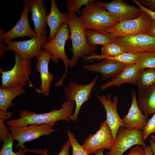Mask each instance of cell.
Masks as SVG:
<instances>
[{
    "label": "cell",
    "mask_w": 155,
    "mask_h": 155,
    "mask_svg": "<svg viewBox=\"0 0 155 155\" xmlns=\"http://www.w3.org/2000/svg\"><path fill=\"white\" fill-rule=\"evenodd\" d=\"M74 101L65 100L59 109H53L49 112L37 114L27 110L21 111L20 117L18 119L8 121L6 124L10 126H19L32 124H49L55 125V122L62 120L69 121L75 108Z\"/></svg>",
    "instance_id": "cell-1"
},
{
    "label": "cell",
    "mask_w": 155,
    "mask_h": 155,
    "mask_svg": "<svg viewBox=\"0 0 155 155\" xmlns=\"http://www.w3.org/2000/svg\"><path fill=\"white\" fill-rule=\"evenodd\" d=\"M68 14L67 22L72 42L70 50L73 53L69 66L72 67L77 64L80 58L94 53L97 48L92 47L88 43L85 25L75 13Z\"/></svg>",
    "instance_id": "cell-2"
},
{
    "label": "cell",
    "mask_w": 155,
    "mask_h": 155,
    "mask_svg": "<svg viewBox=\"0 0 155 155\" xmlns=\"http://www.w3.org/2000/svg\"><path fill=\"white\" fill-rule=\"evenodd\" d=\"M95 2L89 3L80 11L81 15L78 18L86 30H104L118 23L113 15Z\"/></svg>",
    "instance_id": "cell-3"
},
{
    "label": "cell",
    "mask_w": 155,
    "mask_h": 155,
    "mask_svg": "<svg viewBox=\"0 0 155 155\" xmlns=\"http://www.w3.org/2000/svg\"><path fill=\"white\" fill-rule=\"evenodd\" d=\"M15 64L11 70L3 71L0 67L1 74V85L0 88L5 89L23 88L29 81V76L32 68L31 59L22 58L17 53L14 52Z\"/></svg>",
    "instance_id": "cell-4"
},
{
    "label": "cell",
    "mask_w": 155,
    "mask_h": 155,
    "mask_svg": "<svg viewBox=\"0 0 155 155\" xmlns=\"http://www.w3.org/2000/svg\"><path fill=\"white\" fill-rule=\"evenodd\" d=\"M67 21L63 23L60 27L55 37L51 40L46 42L42 46V48L51 53V59L54 63H57L60 59L64 64L65 72L60 80L55 84L56 86H60L62 84L69 66L70 59L66 55L65 51L66 42L70 39Z\"/></svg>",
    "instance_id": "cell-5"
},
{
    "label": "cell",
    "mask_w": 155,
    "mask_h": 155,
    "mask_svg": "<svg viewBox=\"0 0 155 155\" xmlns=\"http://www.w3.org/2000/svg\"><path fill=\"white\" fill-rule=\"evenodd\" d=\"M152 19L149 15L143 11L137 18L119 22L104 30L115 38L148 34V27Z\"/></svg>",
    "instance_id": "cell-6"
},
{
    "label": "cell",
    "mask_w": 155,
    "mask_h": 155,
    "mask_svg": "<svg viewBox=\"0 0 155 155\" xmlns=\"http://www.w3.org/2000/svg\"><path fill=\"white\" fill-rule=\"evenodd\" d=\"M54 126L49 124H32L19 126H10L9 130L14 140L18 143L16 147L25 149V143L44 135H49L56 131L53 128Z\"/></svg>",
    "instance_id": "cell-7"
},
{
    "label": "cell",
    "mask_w": 155,
    "mask_h": 155,
    "mask_svg": "<svg viewBox=\"0 0 155 155\" xmlns=\"http://www.w3.org/2000/svg\"><path fill=\"white\" fill-rule=\"evenodd\" d=\"M135 145L144 148L147 146L143 138L142 130L121 127L118 131L113 145L106 155H122L127 150Z\"/></svg>",
    "instance_id": "cell-8"
},
{
    "label": "cell",
    "mask_w": 155,
    "mask_h": 155,
    "mask_svg": "<svg viewBox=\"0 0 155 155\" xmlns=\"http://www.w3.org/2000/svg\"><path fill=\"white\" fill-rule=\"evenodd\" d=\"M98 78L96 75L90 83L79 84L76 82L70 81L64 88V95L66 100L74 101L75 104L74 112L70 117L73 122L77 121L80 109L83 104L91 97L92 90Z\"/></svg>",
    "instance_id": "cell-9"
},
{
    "label": "cell",
    "mask_w": 155,
    "mask_h": 155,
    "mask_svg": "<svg viewBox=\"0 0 155 155\" xmlns=\"http://www.w3.org/2000/svg\"><path fill=\"white\" fill-rule=\"evenodd\" d=\"M114 41L124 52L138 53L155 51V37L148 34H140L126 37H117Z\"/></svg>",
    "instance_id": "cell-10"
},
{
    "label": "cell",
    "mask_w": 155,
    "mask_h": 155,
    "mask_svg": "<svg viewBox=\"0 0 155 155\" xmlns=\"http://www.w3.org/2000/svg\"><path fill=\"white\" fill-rule=\"evenodd\" d=\"M114 140L111 130L105 120L100 125L99 129L93 134H90L85 140L82 146L89 154L101 149L110 150Z\"/></svg>",
    "instance_id": "cell-11"
},
{
    "label": "cell",
    "mask_w": 155,
    "mask_h": 155,
    "mask_svg": "<svg viewBox=\"0 0 155 155\" xmlns=\"http://www.w3.org/2000/svg\"><path fill=\"white\" fill-rule=\"evenodd\" d=\"M49 40L46 36L38 38L36 37L23 41L6 40L7 44V51H13L18 53L23 59H31L37 57L42 49L43 45Z\"/></svg>",
    "instance_id": "cell-12"
},
{
    "label": "cell",
    "mask_w": 155,
    "mask_h": 155,
    "mask_svg": "<svg viewBox=\"0 0 155 155\" xmlns=\"http://www.w3.org/2000/svg\"><path fill=\"white\" fill-rule=\"evenodd\" d=\"M97 2L113 15L118 22L137 18L143 12L139 7L129 4L122 0H113L108 3L102 1Z\"/></svg>",
    "instance_id": "cell-13"
},
{
    "label": "cell",
    "mask_w": 155,
    "mask_h": 155,
    "mask_svg": "<svg viewBox=\"0 0 155 155\" xmlns=\"http://www.w3.org/2000/svg\"><path fill=\"white\" fill-rule=\"evenodd\" d=\"M97 98L105 109L106 120L115 141L119 129L121 127L124 126L122 119L117 110L118 97L117 96H115L113 101L111 100L110 95H108L106 96L104 94L98 95Z\"/></svg>",
    "instance_id": "cell-14"
},
{
    "label": "cell",
    "mask_w": 155,
    "mask_h": 155,
    "mask_svg": "<svg viewBox=\"0 0 155 155\" xmlns=\"http://www.w3.org/2000/svg\"><path fill=\"white\" fill-rule=\"evenodd\" d=\"M31 13L36 37L40 38L47 34V15L45 4L42 0H25Z\"/></svg>",
    "instance_id": "cell-15"
},
{
    "label": "cell",
    "mask_w": 155,
    "mask_h": 155,
    "mask_svg": "<svg viewBox=\"0 0 155 155\" xmlns=\"http://www.w3.org/2000/svg\"><path fill=\"white\" fill-rule=\"evenodd\" d=\"M29 9L26 3L24 1V8L20 18L16 25L10 30L4 33L2 29L0 30V42L11 40L20 37L28 36L32 38L36 37L34 30L31 28L28 18Z\"/></svg>",
    "instance_id": "cell-16"
},
{
    "label": "cell",
    "mask_w": 155,
    "mask_h": 155,
    "mask_svg": "<svg viewBox=\"0 0 155 155\" xmlns=\"http://www.w3.org/2000/svg\"><path fill=\"white\" fill-rule=\"evenodd\" d=\"M36 57L37 61L35 69L40 74L41 82L40 89L38 90V92L49 96L50 91V86L54 78L53 75L50 72L48 68L52 54L44 49L42 50Z\"/></svg>",
    "instance_id": "cell-17"
},
{
    "label": "cell",
    "mask_w": 155,
    "mask_h": 155,
    "mask_svg": "<svg viewBox=\"0 0 155 155\" xmlns=\"http://www.w3.org/2000/svg\"><path fill=\"white\" fill-rule=\"evenodd\" d=\"M126 65L112 60L105 59L91 64H84L83 68L88 71L102 74L103 80H112L123 69Z\"/></svg>",
    "instance_id": "cell-18"
},
{
    "label": "cell",
    "mask_w": 155,
    "mask_h": 155,
    "mask_svg": "<svg viewBox=\"0 0 155 155\" xmlns=\"http://www.w3.org/2000/svg\"><path fill=\"white\" fill-rule=\"evenodd\" d=\"M132 100L127 113L122 119L124 126L129 129L138 128L143 130L148 121V117L143 114L138 105L135 89L131 91Z\"/></svg>",
    "instance_id": "cell-19"
},
{
    "label": "cell",
    "mask_w": 155,
    "mask_h": 155,
    "mask_svg": "<svg viewBox=\"0 0 155 155\" xmlns=\"http://www.w3.org/2000/svg\"><path fill=\"white\" fill-rule=\"evenodd\" d=\"M140 71V67L138 63L126 65L123 69L117 76L102 85L100 89L104 90L112 86L119 87L125 83L136 85Z\"/></svg>",
    "instance_id": "cell-20"
},
{
    "label": "cell",
    "mask_w": 155,
    "mask_h": 155,
    "mask_svg": "<svg viewBox=\"0 0 155 155\" xmlns=\"http://www.w3.org/2000/svg\"><path fill=\"white\" fill-rule=\"evenodd\" d=\"M51 9L47 15L46 24L50 28L49 41L52 40L55 37L60 27L64 22L67 20L68 13H63L59 11L55 0H51Z\"/></svg>",
    "instance_id": "cell-21"
},
{
    "label": "cell",
    "mask_w": 155,
    "mask_h": 155,
    "mask_svg": "<svg viewBox=\"0 0 155 155\" xmlns=\"http://www.w3.org/2000/svg\"><path fill=\"white\" fill-rule=\"evenodd\" d=\"M137 99L141 110L147 116L155 113V83L142 91H138Z\"/></svg>",
    "instance_id": "cell-22"
},
{
    "label": "cell",
    "mask_w": 155,
    "mask_h": 155,
    "mask_svg": "<svg viewBox=\"0 0 155 155\" xmlns=\"http://www.w3.org/2000/svg\"><path fill=\"white\" fill-rule=\"evenodd\" d=\"M85 32L87 42L92 47L103 46L114 41L115 37L104 30L86 29Z\"/></svg>",
    "instance_id": "cell-23"
},
{
    "label": "cell",
    "mask_w": 155,
    "mask_h": 155,
    "mask_svg": "<svg viewBox=\"0 0 155 155\" xmlns=\"http://www.w3.org/2000/svg\"><path fill=\"white\" fill-rule=\"evenodd\" d=\"M83 59V61L92 62L95 60L99 61L101 59H107L122 63L125 65L137 63V54L124 52L120 55L115 56H103L94 53L87 56Z\"/></svg>",
    "instance_id": "cell-24"
},
{
    "label": "cell",
    "mask_w": 155,
    "mask_h": 155,
    "mask_svg": "<svg viewBox=\"0 0 155 155\" xmlns=\"http://www.w3.org/2000/svg\"><path fill=\"white\" fill-rule=\"evenodd\" d=\"M25 92V90L20 87L10 89L0 88V111L6 112L9 107L14 105L12 102L13 99L17 96Z\"/></svg>",
    "instance_id": "cell-25"
},
{
    "label": "cell",
    "mask_w": 155,
    "mask_h": 155,
    "mask_svg": "<svg viewBox=\"0 0 155 155\" xmlns=\"http://www.w3.org/2000/svg\"><path fill=\"white\" fill-rule=\"evenodd\" d=\"M155 83V69L140 70L136 84L138 88V91L143 90Z\"/></svg>",
    "instance_id": "cell-26"
},
{
    "label": "cell",
    "mask_w": 155,
    "mask_h": 155,
    "mask_svg": "<svg viewBox=\"0 0 155 155\" xmlns=\"http://www.w3.org/2000/svg\"><path fill=\"white\" fill-rule=\"evenodd\" d=\"M140 70L155 69V51L136 53Z\"/></svg>",
    "instance_id": "cell-27"
},
{
    "label": "cell",
    "mask_w": 155,
    "mask_h": 155,
    "mask_svg": "<svg viewBox=\"0 0 155 155\" xmlns=\"http://www.w3.org/2000/svg\"><path fill=\"white\" fill-rule=\"evenodd\" d=\"M14 140L9 130L3 139V145L0 152V155H25V152L22 149L20 148L17 152L13 151V145Z\"/></svg>",
    "instance_id": "cell-28"
},
{
    "label": "cell",
    "mask_w": 155,
    "mask_h": 155,
    "mask_svg": "<svg viewBox=\"0 0 155 155\" xmlns=\"http://www.w3.org/2000/svg\"><path fill=\"white\" fill-rule=\"evenodd\" d=\"M95 1V0H67L66 2V11L67 13H78L81 15L80 9L83 5Z\"/></svg>",
    "instance_id": "cell-29"
},
{
    "label": "cell",
    "mask_w": 155,
    "mask_h": 155,
    "mask_svg": "<svg viewBox=\"0 0 155 155\" xmlns=\"http://www.w3.org/2000/svg\"><path fill=\"white\" fill-rule=\"evenodd\" d=\"M124 53L122 48L114 41L102 46L100 55L103 56H115Z\"/></svg>",
    "instance_id": "cell-30"
},
{
    "label": "cell",
    "mask_w": 155,
    "mask_h": 155,
    "mask_svg": "<svg viewBox=\"0 0 155 155\" xmlns=\"http://www.w3.org/2000/svg\"><path fill=\"white\" fill-rule=\"evenodd\" d=\"M67 133L72 148L71 155H89L82 145L79 143L69 129L67 130Z\"/></svg>",
    "instance_id": "cell-31"
},
{
    "label": "cell",
    "mask_w": 155,
    "mask_h": 155,
    "mask_svg": "<svg viewBox=\"0 0 155 155\" xmlns=\"http://www.w3.org/2000/svg\"><path fill=\"white\" fill-rule=\"evenodd\" d=\"M71 146V145L69 141L68 140L65 142V144L61 148V150L60 152L57 155H71L69 152V149ZM47 149H26L24 150L25 152H30L36 154H42L43 155H49L47 153Z\"/></svg>",
    "instance_id": "cell-32"
},
{
    "label": "cell",
    "mask_w": 155,
    "mask_h": 155,
    "mask_svg": "<svg viewBox=\"0 0 155 155\" xmlns=\"http://www.w3.org/2000/svg\"><path fill=\"white\" fill-rule=\"evenodd\" d=\"M11 115V113L10 112L0 111V139L2 142L9 130V129L5 125L4 122L9 118Z\"/></svg>",
    "instance_id": "cell-33"
},
{
    "label": "cell",
    "mask_w": 155,
    "mask_h": 155,
    "mask_svg": "<svg viewBox=\"0 0 155 155\" xmlns=\"http://www.w3.org/2000/svg\"><path fill=\"white\" fill-rule=\"evenodd\" d=\"M142 130L143 138L144 141L146 140L151 133H155V113L148 120L147 123Z\"/></svg>",
    "instance_id": "cell-34"
},
{
    "label": "cell",
    "mask_w": 155,
    "mask_h": 155,
    "mask_svg": "<svg viewBox=\"0 0 155 155\" xmlns=\"http://www.w3.org/2000/svg\"><path fill=\"white\" fill-rule=\"evenodd\" d=\"M122 155H146L144 148L141 146L137 145L130 148L129 152Z\"/></svg>",
    "instance_id": "cell-35"
},
{
    "label": "cell",
    "mask_w": 155,
    "mask_h": 155,
    "mask_svg": "<svg viewBox=\"0 0 155 155\" xmlns=\"http://www.w3.org/2000/svg\"><path fill=\"white\" fill-rule=\"evenodd\" d=\"M132 1L138 5L142 11L147 13L152 20L155 21V11H152L143 6L137 0H132Z\"/></svg>",
    "instance_id": "cell-36"
},
{
    "label": "cell",
    "mask_w": 155,
    "mask_h": 155,
    "mask_svg": "<svg viewBox=\"0 0 155 155\" xmlns=\"http://www.w3.org/2000/svg\"><path fill=\"white\" fill-rule=\"evenodd\" d=\"M141 4H143L148 7L151 10L155 11V0H138Z\"/></svg>",
    "instance_id": "cell-37"
},
{
    "label": "cell",
    "mask_w": 155,
    "mask_h": 155,
    "mask_svg": "<svg viewBox=\"0 0 155 155\" xmlns=\"http://www.w3.org/2000/svg\"><path fill=\"white\" fill-rule=\"evenodd\" d=\"M148 34L155 37V21L152 19L150 21L148 27Z\"/></svg>",
    "instance_id": "cell-38"
},
{
    "label": "cell",
    "mask_w": 155,
    "mask_h": 155,
    "mask_svg": "<svg viewBox=\"0 0 155 155\" xmlns=\"http://www.w3.org/2000/svg\"><path fill=\"white\" fill-rule=\"evenodd\" d=\"M6 43L5 42H0V57H3L6 51Z\"/></svg>",
    "instance_id": "cell-39"
},
{
    "label": "cell",
    "mask_w": 155,
    "mask_h": 155,
    "mask_svg": "<svg viewBox=\"0 0 155 155\" xmlns=\"http://www.w3.org/2000/svg\"><path fill=\"white\" fill-rule=\"evenodd\" d=\"M146 155H154L150 146H147L144 147Z\"/></svg>",
    "instance_id": "cell-40"
},
{
    "label": "cell",
    "mask_w": 155,
    "mask_h": 155,
    "mask_svg": "<svg viewBox=\"0 0 155 155\" xmlns=\"http://www.w3.org/2000/svg\"><path fill=\"white\" fill-rule=\"evenodd\" d=\"M150 146L154 155H155V142L152 139L149 140Z\"/></svg>",
    "instance_id": "cell-41"
},
{
    "label": "cell",
    "mask_w": 155,
    "mask_h": 155,
    "mask_svg": "<svg viewBox=\"0 0 155 155\" xmlns=\"http://www.w3.org/2000/svg\"><path fill=\"white\" fill-rule=\"evenodd\" d=\"M104 149H101L98 150L94 153L95 155H104Z\"/></svg>",
    "instance_id": "cell-42"
},
{
    "label": "cell",
    "mask_w": 155,
    "mask_h": 155,
    "mask_svg": "<svg viewBox=\"0 0 155 155\" xmlns=\"http://www.w3.org/2000/svg\"><path fill=\"white\" fill-rule=\"evenodd\" d=\"M150 137L151 139L155 141V135H151Z\"/></svg>",
    "instance_id": "cell-43"
},
{
    "label": "cell",
    "mask_w": 155,
    "mask_h": 155,
    "mask_svg": "<svg viewBox=\"0 0 155 155\" xmlns=\"http://www.w3.org/2000/svg\"></svg>",
    "instance_id": "cell-44"
}]
</instances>
